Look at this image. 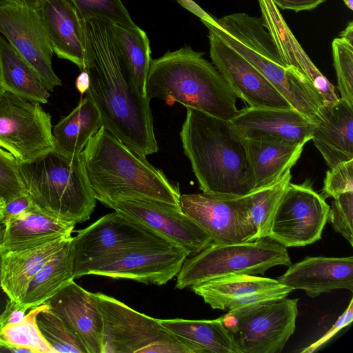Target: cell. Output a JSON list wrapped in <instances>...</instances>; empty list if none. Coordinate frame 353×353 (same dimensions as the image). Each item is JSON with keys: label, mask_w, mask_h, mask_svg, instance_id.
I'll use <instances>...</instances> for the list:
<instances>
[{"label": "cell", "mask_w": 353, "mask_h": 353, "mask_svg": "<svg viewBox=\"0 0 353 353\" xmlns=\"http://www.w3.org/2000/svg\"><path fill=\"white\" fill-rule=\"evenodd\" d=\"M231 122L246 140L305 145L312 139L315 123L294 109L248 107Z\"/></svg>", "instance_id": "18"}, {"label": "cell", "mask_w": 353, "mask_h": 353, "mask_svg": "<svg viewBox=\"0 0 353 353\" xmlns=\"http://www.w3.org/2000/svg\"><path fill=\"white\" fill-rule=\"evenodd\" d=\"M71 236L1 254V285L8 298L19 303L38 271Z\"/></svg>", "instance_id": "25"}, {"label": "cell", "mask_w": 353, "mask_h": 353, "mask_svg": "<svg viewBox=\"0 0 353 353\" xmlns=\"http://www.w3.org/2000/svg\"><path fill=\"white\" fill-rule=\"evenodd\" d=\"M83 21V70L90 81L85 94L98 110L102 126L145 157L157 153L150 100L135 90L121 59L112 23L96 18Z\"/></svg>", "instance_id": "1"}, {"label": "cell", "mask_w": 353, "mask_h": 353, "mask_svg": "<svg viewBox=\"0 0 353 353\" xmlns=\"http://www.w3.org/2000/svg\"><path fill=\"white\" fill-rule=\"evenodd\" d=\"M26 193L18 169V161L0 148V196L5 203Z\"/></svg>", "instance_id": "37"}, {"label": "cell", "mask_w": 353, "mask_h": 353, "mask_svg": "<svg viewBox=\"0 0 353 353\" xmlns=\"http://www.w3.org/2000/svg\"><path fill=\"white\" fill-rule=\"evenodd\" d=\"M353 191L343 193L334 199L328 221L335 232L353 245Z\"/></svg>", "instance_id": "38"}, {"label": "cell", "mask_w": 353, "mask_h": 353, "mask_svg": "<svg viewBox=\"0 0 353 353\" xmlns=\"http://www.w3.org/2000/svg\"><path fill=\"white\" fill-rule=\"evenodd\" d=\"M298 299L287 296L249 304L222 316L240 353H280L294 334Z\"/></svg>", "instance_id": "8"}, {"label": "cell", "mask_w": 353, "mask_h": 353, "mask_svg": "<svg viewBox=\"0 0 353 353\" xmlns=\"http://www.w3.org/2000/svg\"><path fill=\"white\" fill-rule=\"evenodd\" d=\"M26 193L43 213L74 224L88 221L97 199L87 179L81 154L69 156L53 150L18 162Z\"/></svg>", "instance_id": "5"}, {"label": "cell", "mask_w": 353, "mask_h": 353, "mask_svg": "<svg viewBox=\"0 0 353 353\" xmlns=\"http://www.w3.org/2000/svg\"><path fill=\"white\" fill-rule=\"evenodd\" d=\"M102 126L101 117L87 96L52 128L54 148L69 155H79Z\"/></svg>", "instance_id": "27"}, {"label": "cell", "mask_w": 353, "mask_h": 353, "mask_svg": "<svg viewBox=\"0 0 353 353\" xmlns=\"http://www.w3.org/2000/svg\"><path fill=\"white\" fill-rule=\"evenodd\" d=\"M81 156L94 197L105 206L119 201L148 200L180 207L178 184L103 126Z\"/></svg>", "instance_id": "2"}, {"label": "cell", "mask_w": 353, "mask_h": 353, "mask_svg": "<svg viewBox=\"0 0 353 353\" xmlns=\"http://www.w3.org/2000/svg\"><path fill=\"white\" fill-rule=\"evenodd\" d=\"M103 321L102 353H205L118 299L94 293Z\"/></svg>", "instance_id": "6"}, {"label": "cell", "mask_w": 353, "mask_h": 353, "mask_svg": "<svg viewBox=\"0 0 353 353\" xmlns=\"http://www.w3.org/2000/svg\"><path fill=\"white\" fill-rule=\"evenodd\" d=\"M45 303L78 336L87 353H102L103 321L94 293L72 280Z\"/></svg>", "instance_id": "20"}, {"label": "cell", "mask_w": 353, "mask_h": 353, "mask_svg": "<svg viewBox=\"0 0 353 353\" xmlns=\"http://www.w3.org/2000/svg\"><path fill=\"white\" fill-rule=\"evenodd\" d=\"M27 310L16 301L8 299L4 309L0 313V330L7 325L21 321L26 315Z\"/></svg>", "instance_id": "42"}, {"label": "cell", "mask_w": 353, "mask_h": 353, "mask_svg": "<svg viewBox=\"0 0 353 353\" xmlns=\"http://www.w3.org/2000/svg\"><path fill=\"white\" fill-rule=\"evenodd\" d=\"M339 38L353 45V21H350L345 28L339 34Z\"/></svg>", "instance_id": "45"}, {"label": "cell", "mask_w": 353, "mask_h": 353, "mask_svg": "<svg viewBox=\"0 0 353 353\" xmlns=\"http://www.w3.org/2000/svg\"><path fill=\"white\" fill-rule=\"evenodd\" d=\"M291 178L288 172L274 183L249 194L250 216L256 228L254 240L266 238L270 234L275 212Z\"/></svg>", "instance_id": "32"}, {"label": "cell", "mask_w": 353, "mask_h": 353, "mask_svg": "<svg viewBox=\"0 0 353 353\" xmlns=\"http://www.w3.org/2000/svg\"><path fill=\"white\" fill-rule=\"evenodd\" d=\"M8 1H15V2H19V3L35 4L40 0H8Z\"/></svg>", "instance_id": "47"}, {"label": "cell", "mask_w": 353, "mask_h": 353, "mask_svg": "<svg viewBox=\"0 0 353 353\" xmlns=\"http://www.w3.org/2000/svg\"><path fill=\"white\" fill-rule=\"evenodd\" d=\"M83 20L100 19L126 28L137 26L121 0H70Z\"/></svg>", "instance_id": "35"}, {"label": "cell", "mask_w": 353, "mask_h": 353, "mask_svg": "<svg viewBox=\"0 0 353 353\" xmlns=\"http://www.w3.org/2000/svg\"><path fill=\"white\" fill-rule=\"evenodd\" d=\"M291 264L287 248L268 237L240 243H212L186 259L177 274L176 288L228 275L264 274L272 267Z\"/></svg>", "instance_id": "7"}, {"label": "cell", "mask_w": 353, "mask_h": 353, "mask_svg": "<svg viewBox=\"0 0 353 353\" xmlns=\"http://www.w3.org/2000/svg\"><path fill=\"white\" fill-rule=\"evenodd\" d=\"M145 96L224 120L231 121L239 112L238 97L225 79L203 52L190 46L151 59Z\"/></svg>", "instance_id": "4"}, {"label": "cell", "mask_w": 353, "mask_h": 353, "mask_svg": "<svg viewBox=\"0 0 353 353\" xmlns=\"http://www.w3.org/2000/svg\"><path fill=\"white\" fill-rule=\"evenodd\" d=\"M350 191H353V160L339 163L327 171L322 195L334 199Z\"/></svg>", "instance_id": "39"}, {"label": "cell", "mask_w": 353, "mask_h": 353, "mask_svg": "<svg viewBox=\"0 0 353 353\" xmlns=\"http://www.w3.org/2000/svg\"><path fill=\"white\" fill-rule=\"evenodd\" d=\"M1 254L0 253V313L2 312V310L4 309L7 300L8 296L4 292L1 285Z\"/></svg>", "instance_id": "46"}, {"label": "cell", "mask_w": 353, "mask_h": 353, "mask_svg": "<svg viewBox=\"0 0 353 353\" xmlns=\"http://www.w3.org/2000/svg\"><path fill=\"white\" fill-rule=\"evenodd\" d=\"M1 83V61H0V85Z\"/></svg>", "instance_id": "50"}, {"label": "cell", "mask_w": 353, "mask_h": 353, "mask_svg": "<svg viewBox=\"0 0 353 353\" xmlns=\"http://www.w3.org/2000/svg\"><path fill=\"white\" fill-rule=\"evenodd\" d=\"M279 9L289 10L295 12L310 10L325 0H272Z\"/></svg>", "instance_id": "43"}, {"label": "cell", "mask_w": 353, "mask_h": 353, "mask_svg": "<svg viewBox=\"0 0 353 353\" xmlns=\"http://www.w3.org/2000/svg\"><path fill=\"white\" fill-rule=\"evenodd\" d=\"M192 290L212 308L230 311L256 302L287 296L294 290L277 279L233 274L192 285Z\"/></svg>", "instance_id": "17"}, {"label": "cell", "mask_w": 353, "mask_h": 353, "mask_svg": "<svg viewBox=\"0 0 353 353\" xmlns=\"http://www.w3.org/2000/svg\"><path fill=\"white\" fill-rule=\"evenodd\" d=\"M119 54L137 92L145 97V82L151 62L147 34L139 27L126 28L112 23Z\"/></svg>", "instance_id": "31"}, {"label": "cell", "mask_w": 353, "mask_h": 353, "mask_svg": "<svg viewBox=\"0 0 353 353\" xmlns=\"http://www.w3.org/2000/svg\"><path fill=\"white\" fill-rule=\"evenodd\" d=\"M303 147V144L247 140L253 191L274 183L290 172L300 158Z\"/></svg>", "instance_id": "26"}, {"label": "cell", "mask_w": 353, "mask_h": 353, "mask_svg": "<svg viewBox=\"0 0 353 353\" xmlns=\"http://www.w3.org/2000/svg\"><path fill=\"white\" fill-rule=\"evenodd\" d=\"M188 256L187 250L172 243L136 248L103 258L90 266L85 275L162 285L177 276Z\"/></svg>", "instance_id": "13"}, {"label": "cell", "mask_w": 353, "mask_h": 353, "mask_svg": "<svg viewBox=\"0 0 353 353\" xmlns=\"http://www.w3.org/2000/svg\"><path fill=\"white\" fill-rule=\"evenodd\" d=\"M37 322L56 353H87L78 336L49 306L38 314Z\"/></svg>", "instance_id": "34"}, {"label": "cell", "mask_w": 353, "mask_h": 353, "mask_svg": "<svg viewBox=\"0 0 353 353\" xmlns=\"http://www.w3.org/2000/svg\"><path fill=\"white\" fill-rule=\"evenodd\" d=\"M179 134L203 192L244 196L253 192L247 140L231 121L187 108Z\"/></svg>", "instance_id": "3"}, {"label": "cell", "mask_w": 353, "mask_h": 353, "mask_svg": "<svg viewBox=\"0 0 353 353\" xmlns=\"http://www.w3.org/2000/svg\"><path fill=\"white\" fill-rule=\"evenodd\" d=\"M208 39L212 64L249 107L294 109L258 70L210 30Z\"/></svg>", "instance_id": "15"}, {"label": "cell", "mask_w": 353, "mask_h": 353, "mask_svg": "<svg viewBox=\"0 0 353 353\" xmlns=\"http://www.w3.org/2000/svg\"><path fill=\"white\" fill-rule=\"evenodd\" d=\"M75 225L49 216L32 206L4 222L0 219V253L31 248L70 237Z\"/></svg>", "instance_id": "24"}, {"label": "cell", "mask_w": 353, "mask_h": 353, "mask_svg": "<svg viewBox=\"0 0 353 353\" xmlns=\"http://www.w3.org/2000/svg\"><path fill=\"white\" fill-rule=\"evenodd\" d=\"M345 6L350 10H353V0H343Z\"/></svg>", "instance_id": "48"}, {"label": "cell", "mask_w": 353, "mask_h": 353, "mask_svg": "<svg viewBox=\"0 0 353 353\" xmlns=\"http://www.w3.org/2000/svg\"><path fill=\"white\" fill-rule=\"evenodd\" d=\"M176 336L201 347L205 353H240L222 316L212 320L159 319Z\"/></svg>", "instance_id": "30"}, {"label": "cell", "mask_w": 353, "mask_h": 353, "mask_svg": "<svg viewBox=\"0 0 353 353\" xmlns=\"http://www.w3.org/2000/svg\"><path fill=\"white\" fill-rule=\"evenodd\" d=\"M72 238L68 239L41 268L19 304L27 310L44 304L69 282L74 280Z\"/></svg>", "instance_id": "28"}, {"label": "cell", "mask_w": 353, "mask_h": 353, "mask_svg": "<svg viewBox=\"0 0 353 353\" xmlns=\"http://www.w3.org/2000/svg\"><path fill=\"white\" fill-rule=\"evenodd\" d=\"M89 76L85 70H82L76 79L75 85L77 90L81 95L85 94L89 88Z\"/></svg>", "instance_id": "44"}, {"label": "cell", "mask_w": 353, "mask_h": 353, "mask_svg": "<svg viewBox=\"0 0 353 353\" xmlns=\"http://www.w3.org/2000/svg\"><path fill=\"white\" fill-rule=\"evenodd\" d=\"M4 201H3V199L1 198L0 196V216L2 213V210H3V206H4Z\"/></svg>", "instance_id": "49"}, {"label": "cell", "mask_w": 353, "mask_h": 353, "mask_svg": "<svg viewBox=\"0 0 353 353\" xmlns=\"http://www.w3.org/2000/svg\"><path fill=\"white\" fill-rule=\"evenodd\" d=\"M108 208L141 223L172 243L194 255L212 241L207 234L180 207L161 201L124 200Z\"/></svg>", "instance_id": "16"}, {"label": "cell", "mask_w": 353, "mask_h": 353, "mask_svg": "<svg viewBox=\"0 0 353 353\" xmlns=\"http://www.w3.org/2000/svg\"><path fill=\"white\" fill-rule=\"evenodd\" d=\"M0 87L32 101L46 103L48 90L36 70L0 34Z\"/></svg>", "instance_id": "29"}, {"label": "cell", "mask_w": 353, "mask_h": 353, "mask_svg": "<svg viewBox=\"0 0 353 353\" xmlns=\"http://www.w3.org/2000/svg\"><path fill=\"white\" fill-rule=\"evenodd\" d=\"M249 194L202 192L181 194L180 207L211 239L220 244L255 239L256 228L250 216Z\"/></svg>", "instance_id": "11"}, {"label": "cell", "mask_w": 353, "mask_h": 353, "mask_svg": "<svg viewBox=\"0 0 353 353\" xmlns=\"http://www.w3.org/2000/svg\"><path fill=\"white\" fill-rule=\"evenodd\" d=\"M353 321V298L352 297L348 306L345 312L340 316L335 323L327 332L324 334L317 341L312 343L307 347L300 350L303 353L314 352L325 345H326L336 334H337L344 327L348 326Z\"/></svg>", "instance_id": "40"}, {"label": "cell", "mask_w": 353, "mask_h": 353, "mask_svg": "<svg viewBox=\"0 0 353 353\" xmlns=\"http://www.w3.org/2000/svg\"><path fill=\"white\" fill-rule=\"evenodd\" d=\"M330 207L310 180L289 183L275 212L268 238L285 248L310 245L321 238Z\"/></svg>", "instance_id": "12"}, {"label": "cell", "mask_w": 353, "mask_h": 353, "mask_svg": "<svg viewBox=\"0 0 353 353\" xmlns=\"http://www.w3.org/2000/svg\"><path fill=\"white\" fill-rule=\"evenodd\" d=\"M34 206L29 196L25 193L4 204L0 219L2 222L16 216Z\"/></svg>", "instance_id": "41"}, {"label": "cell", "mask_w": 353, "mask_h": 353, "mask_svg": "<svg viewBox=\"0 0 353 353\" xmlns=\"http://www.w3.org/2000/svg\"><path fill=\"white\" fill-rule=\"evenodd\" d=\"M332 50L341 98L353 104V45L336 37Z\"/></svg>", "instance_id": "36"}, {"label": "cell", "mask_w": 353, "mask_h": 353, "mask_svg": "<svg viewBox=\"0 0 353 353\" xmlns=\"http://www.w3.org/2000/svg\"><path fill=\"white\" fill-rule=\"evenodd\" d=\"M277 280L311 297L336 289L353 292V257L307 256L291 264Z\"/></svg>", "instance_id": "21"}, {"label": "cell", "mask_w": 353, "mask_h": 353, "mask_svg": "<svg viewBox=\"0 0 353 353\" xmlns=\"http://www.w3.org/2000/svg\"><path fill=\"white\" fill-rule=\"evenodd\" d=\"M0 148L18 162L54 148L51 115L38 102L0 87Z\"/></svg>", "instance_id": "10"}, {"label": "cell", "mask_w": 353, "mask_h": 353, "mask_svg": "<svg viewBox=\"0 0 353 353\" xmlns=\"http://www.w3.org/2000/svg\"><path fill=\"white\" fill-rule=\"evenodd\" d=\"M171 242L143 224L114 210L72 238L74 278L103 258L129 249ZM173 244V243H172Z\"/></svg>", "instance_id": "9"}, {"label": "cell", "mask_w": 353, "mask_h": 353, "mask_svg": "<svg viewBox=\"0 0 353 353\" xmlns=\"http://www.w3.org/2000/svg\"><path fill=\"white\" fill-rule=\"evenodd\" d=\"M261 12V21L274 41L287 66L300 70L312 83L324 103H334L339 100L334 86L320 72L305 52L290 30L279 9L272 0H258Z\"/></svg>", "instance_id": "22"}, {"label": "cell", "mask_w": 353, "mask_h": 353, "mask_svg": "<svg viewBox=\"0 0 353 353\" xmlns=\"http://www.w3.org/2000/svg\"><path fill=\"white\" fill-rule=\"evenodd\" d=\"M47 303L30 309L20 321L0 330V342L27 349L30 353H56L40 331L37 322L38 314L47 308Z\"/></svg>", "instance_id": "33"}, {"label": "cell", "mask_w": 353, "mask_h": 353, "mask_svg": "<svg viewBox=\"0 0 353 353\" xmlns=\"http://www.w3.org/2000/svg\"><path fill=\"white\" fill-rule=\"evenodd\" d=\"M0 33L36 70L48 91L61 85L52 68L54 52L35 4L0 0Z\"/></svg>", "instance_id": "14"}, {"label": "cell", "mask_w": 353, "mask_h": 353, "mask_svg": "<svg viewBox=\"0 0 353 353\" xmlns=\"http://www.w3.org/2000/svg\"><path fill=\"white\" fill-rule=\"evenodd\" d=\"M312 139L330 169L353 160V104L339 98L319 110Z\"/></svg>", "instance_id": "23"}, {"label": "cell", "mask_w": 353, "mask_h": 353, "mask_svg": "<svg viewBox=\"0 0 353 353\" xmlns=\"http://www.w3.org/2000/svg\"><path fill=\"white\" fill-rule=\"evenodd\" d=\"M35 8L53 52L82 71L85 68L84 21L70 0H40Z\"/></svg>", "instance_id": "19"}]
</instances>
